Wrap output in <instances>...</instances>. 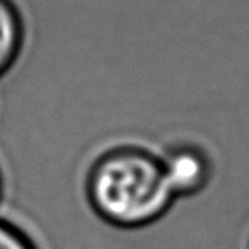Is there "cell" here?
Segmentation results:
<instances>
[{"label": "cell", "instance_id": "6da1fadb", "mask_svg": "<svg viewBox=\"0 0 249 249\" xmlns=\"http://www.w3.org/2000/svg\"><path fill=\"white\" fill-rule=\"evenodd\" d=\"M94 210L111 227L137 231L156 224L176 196L162 160L137 149L113 150L89 178Z\"/></svg>", "mask_w": 249, "mask_h": 249}, {"label": "cell", "instance_id": "7a4b0ae2", "mask_svg": "<svg viewBox=\"0 0 249 249\" xmlns=\"http://www.w3.org/2000/svg\"><path fill=\"white\" fill-rule=\"evenodd\" d=\"M167 181L174 195H190L203 188L210 176V166L203 154L193 149H179L162 160Z\"/></svg>", "mask_w": 249, "mask_h": 249}, {"label": "cell", "instance_id": "3957f363", "mask_svg": "<svg viewBox=\"0 0 249 249\" xmlns=\"http://www.w3.org/2000/svg\"><path fill=\"white\" fill-rule=\"evenodd\" d=\"M24 22L12 0H0V77L7 73L21 56Z\"/></svg>", "mask_w": 249, "mask_h": 249}, {"label": "cell", "instance_id": "277c9868", "mask_svg": "<svg viewBox=\"0 0 249 249\" xmlns=\"http://www.w3.org/2000/svg\"><path fill=\"white\" fill-rule=\"evenodd\" d=\"M0 249H38L33 239L16 227L14 224L0 218Z\"/></svg>", "mask_w": 249, "mask_h": 249}]
</instances>
